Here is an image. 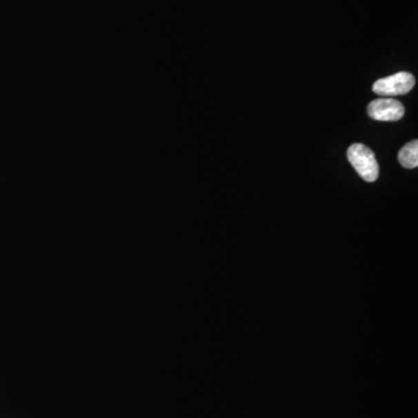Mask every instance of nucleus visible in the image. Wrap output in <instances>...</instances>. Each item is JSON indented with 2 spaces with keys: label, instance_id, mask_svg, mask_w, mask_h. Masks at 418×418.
Instances as JSON below:
<instances>
[{
  "label": "nucleus",
  "instance_id": "1",
  "mask_svg": "<svg viewBox=\"0 0 418 418\" xmlns=\"http://www.w3.org/2000/svg\"><path fill=\"white\" fill-rule=\"evenodd\" d=\"M348 159L365 181L378 179L379 164L375 152L361 143L352 144L348 149Z\"/></svg>",
  "mask_w": 418,
  "mask_h": 418
},
{
  "label": "nucleus",
  "instance_id": "2",
  "mask_svg": "<svg viewBox=\"0 0 418 418\" xmlns=\"http://www.w3.org/2000/svg\"><path fill=\"white\" fill-rule=\"evenodd\" d=\"M415 77L409 72H399L378 79L373 84V92L381 97L404 96L414 88Z\"/></svg>",
  "mask_w": 418,
  "mask_h": 418
},
{
  "label": "nucleus",
  "instance_id": "3",
  "mask_svg": "<svg viewBox=\"0 0 418 418\" xmlns=\"http://www.w3.org/2000/svg\"><path fill=\"white\" fill-rule=\"evenodd\" d=\"M367 113L377 121H399L404 117V107L397 100L381 98L368 105Z\"/></svg>",
  "mask_w": 418,
  "mask_h": 418
},
{
  "label": "nucleus",
  "instance_id": "4",
  "mask_svg": "<svg viewBox=\"0 0 418 418\" xmlns=\"http://www.w3.org/2000/svg\"><path fill=\"white\" fill-rule=\"evenodd\" d=\"M399 161L406 169H415L418 166V141H411L399 152Z\"/></svg>",
  "mask_w": 418,
  "mask_h": 418
}]
</instances>
